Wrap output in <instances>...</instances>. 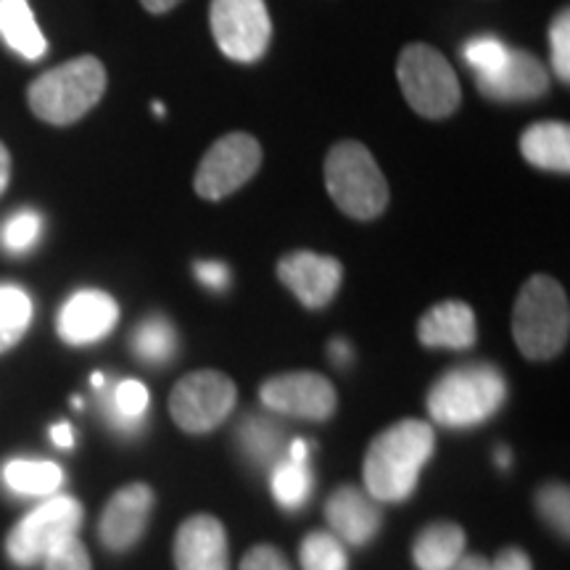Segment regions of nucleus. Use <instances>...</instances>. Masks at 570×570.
Wrapping results in <instances>:
<instances>
[{"mask_svg": "<svg viewBox=\"0 0 570 570\" xmlns=\"http://www.w3.org/2000/svg\"><path fill=\"white\" fill-rule=\"evenodd\" d=\"M154 510V491L146 483H130V487L119 489L109 502H106L98 533L106 550L125 552L146 533L148 518Z\"/></svg>", "mask_w": 570, "mask_h": 570, "instance_id": "14", "label": "nucleus"}, {"mask_svg": "<svg viewBox=\"0 0 570 570\" xmlns=\"http://www.w3.org/2000/svg\"><path fill=\"white\" fill-rule=\"evenodd\" d=\"M497 462H499V465H502V468L510 465V452H508V449H499V452H497Z\"/></svg>", "mask_w": 570, "mask_h": 570, "instance_id": "43", "label": "nucleus"}, {"mask_svg": "<svg viewBox=\"0 0 570 570\" xmlns=\"http://www.w3.org/2000/svg\"><path fill=\"white\" fill-rule=\"evenodd\" d=\"M9 180H11V154L9 148L0 142V196H3V190L9 188Z\"/></svg>", "mask_w": 570, "mask_h": 570, "instance_id": "38", "label": "nucleus"}, {"mask_svg": "<svg viewBox=\"0 0 570 570\" xmlns=\"http://www.w3.org/2000/svg\"><path fill=\"white\" fill-rule=\"evenodd\" d=\"M489 570H533L531 558L518 547H508L497 554L494 562H489Z\"/></svg>", "mask_w": 570, "mask_h": 570, "instance_id": "36", "label": "nucleus"}, {"mask_svg": "<svg viewBox=\"0 0 570 570\" xmlns=\"http://www.w3.org/2000/svg\"><path fill=\"white\" fill-rule=\"evenodd\" d=\"M196 277L206 285V288L225 291L227 283H230V269H227L223 262H198Z\"/></svg>", "mask_w": 570, "mask_h": 570, "instance_id": "35", "label": "nucleus"}, {"mask_svg": "<svg viewBox=\"0 0 570 570\" xmlns=\"http://www.w3.org/2000/svg\"><path fill=\"white\" fill-rule=\"evenodd\" d=\"M327 525L344 544L362 547L381 529V508L373 497L356 487H338L325 504Z\"/></svg>", "mask_w": 570, "mask_h": 570, "instance_id": "17", "label": "nucleus"}, {"mask_svg": "<svg viewBox=\"0 0 570 570\" xmlns=\"http://www.w3.org/2000/svg\"><path fill=\"white\" fill-rule=\"evenodd\" d=\"M177 570H230L225 525L212 515L188 518L175 533Z\"/></svg>", "mask_w": 570, "mask_h": 570, "instance_id": "16", "label": "nucleus"}, {"mask_svg": "<svg viewBox=\"0 0 570 570\" xmlns=\"http://www.w3.org/2000/svg\"><path fill=\"white\" fill-rule=\"evenodd\" d=\"M259 399L277 415L327 420L336 412V389L320 373H285L262 383Z\"/></svg>", "mask_w": 570, "mask_h": 570, "instance_id": "11", "label": "nucleus"}, {"mask_svg": "<svg viewBox=\"0 0 570 570\" xmlns=\"http://www.w3.org/2000/svg\"><path fill=\"white\" fill-rule=\"evenodd\" d=\"M3 483L21 497H53L61 489L63 473L48 460H11L3 465Z\"/></svg>", "mask_w": 570, "mask_h": 570, "instance_id": "22", "label": "nucleus"}, {"mask_svg": "<svg viewBox=\"0 0 570 570\" xmlns=\"http://www.w3.org/2000/svg\"><path fill=\"white\" fill-rule=\"evenodd\" d=\"M508 386L494 365H462L449 370L428 391V412L446 428H470L502 407Z\"/></svg>", "mask_w": 570, "mask_h": 570, "instance_id": "4", "label": "nucleus"}, {"mask_svg": "<svg viewBox=\"0 0 570 570\" xmlns=\"http://www.w3.org/2000/svg\"><path fill=\"white\" fill-rule=\"evenodd\" d=\"M130 346L148 365H164L177 352V333L167 317L151 315L135 327Z\"/></svg>", "mask_w": 570, "mask_h": 570, "instance_id": "23", "label": "nucleus"}, {"mask_svg": "<svg viewBox=\"0 0 570 570\" xmlns=\"http://www.w3.org/2000/svg\"><path fill=\"white\" fill-rule=\"evenodd\" d=\"M106 67L96 56H77L48 69L27 90V104L42 122L67 127L96 109L106 92Z\"/></svg>", "mask_w": 570, "mask_h": 570, "instance_id": "2", "label": "nucleus"}, {"mask_svg": "<svg viewBox=\"0 0 570 570\" xmlns=\"http://www.w3.org/2000/svg\"><path fill=\"white\" fill-rule=\"evenodd\" d=\"M568 508L570 502L566 483H547V487H541L537 491V510L552 529H558L562 533V537H568Z\"/></svg>", "mask_w": 570, "mask_h": 570, "instance_id": "31", "label": "nucleus"}, {"mask_svg": "<svg viewBox=\"0 0 570 570\" xmlns=\"http://www.w3.org/2000/svg\"><path fill=\"white\" fill-rule=\"evenodd\" d=\"M452 570H489V560H483L481 554H462Z\"/></svg>", "mask_w": 570, "mask_h": 570, "instance_id": "39", "label": "nucleus"}, {"mask_svg": "<svg viewBox=\"0 0 570 570\" xmlns=\"http://www.w3.org/2000/svg\"><path fill=\"white\" fill-rule=\"evenodd\" d=\"M240 570H291V566L273 544H256L240 562Z\"/></svg>", "mask_w": 570, "mask_h": 570, "instance_id": "34", "label": "nucleus"}, {"mask_svg": "<svg viewBox=\"0 0 570 570\" xmlns=\"http://www.w3.org/2000/svg\"><path fill=\"white\" fill-rule=\"evenodd\" d=\"M520 154L537 169L570 173V127L566 122H533L520 135Z\"/></svg>", "mask_w": 570, "mask_h": 570, "instance_id": "19", "label": "nucleus"}, {"mask_svg": "<svg viewBox=\"0 0 570 570\" xmlns=\"http://www.w3.org/2000/svg\"><path fill=\"white\" fill-rule=\"evenodd\" d=\"M550 51L552 69L562 82L570 80V13L568 9L554 17L550 27Z\"/></svg>", "mask_w": 570, "mask_h": 570, "instance_id": "32", "label": "nucleus"}, {"mask_svg": "<svg viewBox=\"0 0 570 570\" xmlns=\"http://www.w3.org/2000/svg\"><path fill=\"white\" fill-rule=\"evenodd\" d=\"M90 381H92V386H96V389H104V375H101V373H96V375H92Z\"/></svg>", "mask_w": 570, "mask_h": 570, "instance_id": "44", "label": "nucleus"}, {"mask_svg": "<svg viewBox=\"0 0 570 570\" xmlns=\"http://www.w3.org/2000/svg\"><path fill=\"white\" fill-rule=\"evenodd\" d=\"M32 323V298L19 285H0V354L21 341Z\"/></svg>", "mask_w": 570, "mask_h": 570, "instance_id": "24", "label": "nucleus"}, {"mask_svg": "<svg viewBox=\"0 0 570 570\" xmlns=\"http://www.w3.org/2000/svg\"><path fill=\"white\" fill-rule=\"evenodd\" d=\"M148 410V389L138 381H122L114 386L109 396V420L119 431L132 433L138 431L140 420Z\"/></svg>", "mask_w": 570, "mask_h": 570, "instance_id": "26", "label": "nucleus"}, {"mask_svg": "<svg viewBox=\"0 0 570 570\" xmlns=\"http://www.w3.org/2000/svg\"><path fill=\"white\" fill-rule=\"evenodd\" d=\"M510 48L504 46L502 40L497 38H475L465 46V63L475 71V77L494 75V71L502 67L504 59H508Z\"/></svg>", "mask_w": 570, "mask_h": 570, "instance_id": "30", "label": "nucleus"}, {"mask_svg": "<svg viewBox=\"0 0 570 570\" xmlns=\"http://www.w3.org/2000/svg\"><path fill=\"white\" fill-rule=\"evenodd\" d=\"M262 164V146L254 135L230 132L219 138L198 164L194 188L206 202H219L252 180Z\"/></svg>", "mask_w": 570, "mask_h": 570, "instance_id": "10", "label": "nucleus"}, {"mask_svg": "<svg viewBox=\"0 0 570 570\" xmlns=\"http://www.w3.org/2000/svg\"><path fill=\"white\" fill-rule=\"evenodd\" d=\"M570 306L562 285L550 275H533L520 288L512 309V338L529 360H552L568 344Z\"/></svg>", "mask_w": 570, "mask_h": 570, "instance_id": "3", "label": "nucleus"}, {"mask_svg": "<svg viewBox=\"0 0 570 570\" xmlns=\"http://www.w3.org/2000/svg\"><path fill=\"white\" fill-rule=\"evenodd\" d=\"M331 354H333V360L338 362V365H344L348 356H352V348H348L346 341L336 338V341H333V344H331Z\"/></svg>", "mask_w": 570, "mask_h": 570, "instance_id": "42", "label": "nucleus"}, {"mask_svg": "<svg viewBox=\"0 0 570 570\" xmlns=\"http://www.w3.org/2000/svg\"><path fill=\"white\" fill-rule=\"evenodd\" d=\"M277 277L285 288L294 291V296L306 309H323L338 294L344 281V267L333 256L315 252H294L277 262Z\"/></svg>", "mask_w": 570, "mask_h": 570, "instance_id": "12", "label": "nucleus"}, {"mask_svg": "<svg viewBox=\"0 0 570 570\" xmlns=\"http://www.w3.org/2000/svg\"><path fill=\"white\" fill-rule=\"evenodd\" d=\"M140 3H142V9L151 11V13H167V11H173L180 0H140Z\"/></svg>", "mask_w": 570, "mask_h": 570, "instance_id": "40", "label": "nucleus"}, {"mask_svg": "<svg viewBox=\"0 0 570 570\" xmlns=\"http://www.w3.org/2000/svg\"><path fill=\"white\" fill-rule=\"evenodd\" d=\"M325 188L344 214L375 219L389 206V183L360 140H341L325 156Z\"/></svg>", "mask_w": 570, "mask_h": 570, "instance_id": "5", "label": "nucleus"}, {"mask_svg": "<svg viewBox=\"0 0 570 570\" xmlns=\"http://www.w3.org/2000/svg\"><path fill=\"white\" fill-rule=\"evenodd\" d=\"M465 554V531L458 523H431L417 533L412 560L420 570H452Z\"/></svg>", "mask_w": 570, "mask_h": 570, "instance_id": "20", "label": "nucleus"}, {"mask_svg": "<svg viewBox=\"0 0 570 570\" xmlns=\"http://www.w3.org/2000/svg\"><path fill=\"white\" fill-rule=\"evenodd\" d=\"M304 570H348L344 541L327 531H315L302 541L298 550Z\"/></svg>", "mask_w": 570, "mask_h": 570, "instance_id": "27", "label": "nucleus"}, {"mask_svg": "<svg viewBox=\"0 0 570 570\" xmlns=\"http://www.w3.org/2000/svg\"><path fill=\"white\" fill-rule=\"evenodd\" d=\"M40 230H42L40 214L32 209H24L9 217V223L3 225V233H0V240H3V246L9 248V252L21 254L35 246V240L40 238Z\"/></svg>", "mask_w": 570, "mask_h": 570, "instance_id": "29", "label": "nucleus"}, {"mask_svg": "<svg viewBox=\"0 0 570 570\" xmlns=\"http://www.w3.org/2000/svg\"><path fill=\"white\" fill-rule=\"evenodd\" d=\"M42 570H90V554L77 537L63 541L61 547L42 560Z\"/></svg>", "mask_w": 570, "mask_h": 570, "instance_id": "33", "label": "nucleus"}, {"mask_svg": "<svg viewBox=\"0 0 570 570\" xmlns=\"http://www.w3.org/2000/svg\"><path fill=\"white\" fill-rule=\"evenodd\" d=\"M420 344L428 348H470L479 338L475 312L465 302H441L420 317Z\"/></svg>", "mask_w": 570, "mask_h": 570, "instance_id": "18", "label": "nucleus"}, {"mask_svg": "<svg viewBox=\"0 0 570 570\" xmlns=\"http://www.w3.org/2000/svg\"><path fill=\"white\" fill-rule=\"evenodd\" d=\"M82 515V504L75 497H51L19 520L6 539V552L17 566H38L56 547L77 537Z\"/></svg>", "mask_w": 570, "mask_h": 570, "instance_id": "7", "label": "nucleus"}, {"mask_svg": "<svg viewBox=\"0 0 570 570\" xmlns=\"http://www.w3.org/2000/svg\"><path fill=\"white\" fill-rule=\"evenodd\" d=\"M483 98L499 104H523L537 101L550 90V71L537 56L529 51H518L510 48L508 59L494 75L475 77Z\"/></svg>", "mask_w": 570, "mask_h": 570, "instance_id": "13", "label": "nucleus"}, {"mask_svg": "<svg viewBox=\"0 0 570 570\" xmlns=\"http://www.w3.org/2000/svg\"><path fill=\"white\" fill-rule=\"evenodd\" d=\"M396 77L404 98L420 117L446 119L458 111L462 101L458 75L433 46L412 42L404 48L396 61Z\"/></svg>", "mask_w": 570, "mask_h": 570, "instance_id": "6", "label": "nucleus"}, {"mask_svg": "<svg viewBox=\"0 0 570 570\" xmlns=\"http://www.w3.org/2000/svg\"><path fill=\"white\" fill-rule=\"evenodd\" d=\"M235 402L238 389L225 373L217 370H198L185 375L169 396V415L183 431L209 433L219 423H225Z\"/></svg>", "mask_w": 570, "mask_h": 570, "instance_id": "9", "label": "nucleus"}, {"mask_svg": "<svg viewBox=\"0 0 570 570\" xmlns=\"http://www.w3.org/2000/svg\"><path fill=\"white\" fill-rule=\"evenodd\" d=\"M0 38L27 61H38L48 53V40L27 0H0Z\"/></svg>", "mask_w": 570, "mask_h": 570, "instance_id": "21", "label": "nucleus"}, {"mask_svg": "<svg viewBox=\"0 0 570 570\" xmlns=\"http://www.w3.org/2000/svg\"><path fill=\"white\" fill-rule=\"evenodd\" d=\"M238 441L246 458L256 462V465H269L283 449V433L281 428L273 425V420L265 417H246L238 425Z\"/></svg>", "mask_w": 570, "mask_h": 570, "instance_id": "25", "label": "nucleus"}, {"mask_svg": "<svg viewBox=\"0 0 570 570\" xmlns=\"http://www.w3.org/2000/svg\"><path fill=\"white\" fill-rule=\"evenodd\" d=\"M119 323V304L104 291H80L61 306L59 336L71 346H88L109 336Z\"/></svg>", "mask_w": 570, "mask_h": 570, "instance_id": "15", "label": "nucleus"}, {"mask_svg": "<svg viewBox=\"0 0 570 570\" xmlns=\"http://www.w3.org/2000/svg\"><path fill=\"white\" fill-rule=\"evenodd\" d=\"M209 24L219 51L238 63L259 61L273 38L265 0H212Z\"/></svg>", "mask_w": 570, "mask_h": 570, "instance_id": "8", "label": "nucleus"}, {"mask_svg": "<svg viewBox=\"0 0 570 570\" xmlns=\"http://www.w3.org/2000/svg\"><path fill=\"white\" fill-rule=\"evenodd\" d=\"M51 439H53L56 446L69 449L71 444H75V431H71L69 423H59V425L51 428Z\"/></svg>", "mask_w": 570, "mask_h": 570, "instance_id": "37", "label": "nucleus"}, {"mask_svg": "<svg viewBox=\"0 0 570 570\" xmlns=\"http://www.w3.org/2000/svg\"><path fill=\"white\" fill-rule=\"evenodd\" d=\"M312 491V475L306 462H281L273 473V494L285 510L302 508Z\"/></svg>", "mask_w": 570, "mask_h": 570, "instance_id": "28", "label": "nucleus"}, {"mask_svg": "<svg viewBox=\"0 0 570 570\" xmlns=\"http://www.w3.org/2000/svg\"><path fill=\"white\" fill-rule=\"evenodd\" d=\"M436 433L425 420H399L370 441L365 487L375 502H404L417 487L420 470L433 458Z\"/></svg>", "mask_w": 570, "mask_h": 570, "instance_id": "1", "label": "nucleus"}, {"mask_svg": "<svg viewBox=\"0 0 570 570\" xmlns=\"http://www.w3.org/2000/svg\"><path fill=\"white\" fill-rule=\"evenodd\" d=\"M306 458H309V446H306V441L296 439L288 449V460L291 462H306Z\"/></svg>", "mask_w": 570, "mask_h": 570, "instance_id": "41", "label": "nucleus"}]
</instances>
